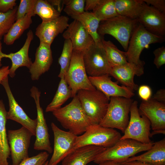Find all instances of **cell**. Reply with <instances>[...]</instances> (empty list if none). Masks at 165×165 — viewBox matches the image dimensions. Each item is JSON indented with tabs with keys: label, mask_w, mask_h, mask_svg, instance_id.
I'll return each instance as SVG.
<instances>
[{
	"label": "cell",
	"mask_w": 165,
	"mask_h": 165,
	"mask_svg": "<svg viewBox=\"0 0 165 165\" xmlns=\"http://www.w3.org/2000/svg\"><path fill=\"white\" fill-rule=\"evenodd\" d=\"M52 113L63 127L77 136L84 133L92 125L76 95L69 104Z\"/></svg>",
	"instance_id": "1"
},
{
	"label": "cell",
	"mask_w": 165,
	"mask_h": 165,
	"mask_svg": "<svg viewBox=\"0 0 165 165\" xmlns=\"http://www.w3.org/2000/svg\"><path fill=\"white\" fill-rule=\"evenodd\" d=\"M153 143L144 144L131 139H120L113 146L106 148L93 162L98 164L112 161L120 164L137 153L148 150Z\"/></svg>",
	"instance_id": "2"
},
{
	"label": "cell",
	"mask_w": 165,
	"mask_h": 165,
	"mask_svg": "<svg viewBox=\"0 0 165 165\" xmlns=\"http://www.w3.org/2000/svg\"><path fill=\"white\" fill-rule=\"evenodd\" d=\"M121 136L120 133L114 129L105 127L100 124H92L84 133L77 136L73 151L89 145L107 148L113 146Z\"/></svg>",
	"instance_id": "3"
},
{
	"label": "cell",
	"mask_w": 165,
	"mask_h": 165,
	"mask_svg": "<svg viewBox=\"0 0 165 165\" xmlns=\"http://www.w3.org/2000/svg\"><path fill=\"white\" fill-rule=\"evenodd\" d=\"M133 101L131 98L111 97L106 114L99 124L118 129L124 133L129 122V114Z\"/></svg>",
	"instance_id": "4"
},
{
	"label": "cell",
	"mask_w": 165,
	"mask_h": 165,
	"mask_svg": "<svg viewBox=\"0 0 165 165\" xmlns=\"http://www.w3.org/2000/svg\"><path fill=\"white\" fill-rule=\"evenodd\" d=\"M76 94L92 124H99L107 112L110 99L96 89L80 90Z\"/></svg>",
	"instance_id": "5"
},
{
	"label": "cell",
	"mask_w": 165,
	"mask_h": 165,
	"mask_svg": "<svg viewBox=\"0 0 165 165\" xmlns=\"http://www.w3.org/2000/svg\"><path fill=\"white\" fill-rule=\"evenodd\" d=\"M164 40V36L150 33L138 22L132 32L126 52L127 62L136 66L144 67L145 62L140 58L143 50L151 44L162 43Z\"/></svg>",
	"instance_id": "6"
},
{
	"label": "cell",
	"mask_w": 165,
	"mask_h": 165,
	"mask_svg": "<svg viewBox=\"0 0 165 165\" xmlns=\"http://www.w3.org/2000/svg\"><path fill=\"white\" fill-rule=\"evenodd\" d=\"M137 23V20L118 15L111 19L101 21L98 33L102 37L106 34L112 36L127 51L132 32Z\"/></svg>",
	"instance_id": "7"
},
{
	"label": "cell",
	"mask_w": 165,
	"mask_h": 165,
	"mask_svg": "<svg viewBox=\"0 0 165 165\" xmlns=\"http://www.w3.org/2000/svg\"><path fill=\"white\" fill-rule=\"evenodd\" d=\"M84 51L73 50L70 66L64 77L73 97L80 90H94L96 88L90 83L84 67Z\"/></svg>",
	"instance_id": "8"
},
{
	"label": "cell",
	"mask_w": 165,
	"mask_h": 165,
	"mask_svg": "<svg viewBox=\"0 0 165 165\" xmlns=\"http://www.w3.org/2000/svg\"><path fill=\"white\" fill-rule=\"evenodd\" d=\"M130 113L128 124L120 139H131L144 144L153 143L150 138V122L145 116L140 112L137 101H133Z\"/></svg>",
	"instance_id": "9"
},
{
	"label": "cell",
	"mask_w": 165,
	"mask_h": 165,
	"mask_svg": "<svg viewBox=\"0 0 165 165\" xmlns=\"http://www.w3.org/2000/svg\"><path fill=\"white\" fill-rule=\"evenodd\" d=\"M83 60L87 75L98 76L109 74L112 68L103 46L92 45L84 52Z\"/></svg>",
	"instance_id": "10"
},
{
	"label": "cell",
	"mask_w": 165,
	"mask_h": 165,
	"mask_svg": "<svg viewBox=\"0 0 165 165\" xmlns=\"http://www.w3.org/2000/svg\"><path fill=\"white\" fill-rule=\"evenodd\" d=\"M32 136L31 133L23 126L17 130H8L7 138L12 165H19L29 157L28 150Z\"/></svg>",
	"instance_id": "11"
},
{
	"label": "cell",
	"mask_w": 165,
	"mask_h": 165,
	"mask_svg": "<svg viewBox=\"0 0 165 165\" xmlns=\"http://www.w3.org/2000/svg\"><path fill=\"white\" fill-rule=\"evenodd\" d=\"M51 126L54 135V148L48 165H57L73 151L77 136L62 130L53 123H51Z\"/></svg>",
	"instance_id": "12"
},
{
	"label": "cell",
	"mask_w": 165,
	"mask_h": 165,
	"mask_svg": "<svg viewBox=\"0 0 165 165\" xmlns=\"http://www.w3.org/2000/svg\"><path fill=\"white\" fill-rule=\"evenodd\" d=\"M30 92L31 96L35 101L37 112L36 139L34 149L37 150H44L50 154L53 152V150L50 141L48 129L44 116L43 110L40 105L41 92L35 86L31 88Z\"/></svg>",
	"instance_id": "13"
},
{
	"label": "cell",
	"mask_w": 165,
	"mask_h": 165,
	"mask_svg": "<svg viewBox=\"0 0 165 165\" xmlns=\"http://www.w3.org/2000/svg\"><path fill=\"white\" fill-rule=\"evenodd\" d=\"M140 112L149 120L153 131L150 137L157 134H165V103L151 98L142 101L138 108Z\"/></svg>",
	"instance_id": "14"
},
{
	"label": "cell",
	"mask_w": 165,
	"mask_h": 165,
	"mask_svg": "<svg viewBox=\"0 0 165 165\" xmlns=\"http://www.w3.org/2000/svg\"><path fill=\"white\" fill-rule=\"evenodd\" d=\"M7 94L9 101V109L7 112V119L15 121L29 130L33 136H35L37 119H31L16 101L10 89L8 76L1 82Z\"/></svg>",
	"instance_id": "15"
},
{
	"label": "cell",
	"mask_w": 165,
	"mask_h": 165,
	"mask_svg": "<svg viewBox=\"0 0 165 165\" xmlns=\"http://www.w3.org/2000/svg\"><path fill=\"white\" fill-rule=\"evenodd\" d=\"M137 20L150 33L159 36L165 35V14L152 6L144 2L142 9Z\"/></svg>",
	"instance_id": "16"
},
{
	"label": "cell",
	"mask_w": 165,
	"mask_h": 165,
	"mask_svg": "<svg viewBox=\"0 0 165 165\" xmlns=\"http://www.w3.org/2000/svg\"><path fill=\"white\" fill-rule=\"evenodd\" d=\"M63 37L65 39L70 40L73 50L84 51L95 43L82 25L76 20L69 24Z\"/></svg>",
	"instance_id": "17"
},
{
	"label": "cell",
	"mask_w": 165,
	"mask_h": 165,
	"mask_svg": "<svg viewBox=\"0 0 165 165\" xmlns=\"http://www.w3.org/2000/svg\"><path fill=\"white\" fill-rule=\"evenodd\" d=\"M91 84L109 99L111 97L131 98L134 95L133 91L123 85L120 86L112 81L108 74L96 76L88 77Z\"/></svg>",
	"instance_id": "18"
},
{
	"label": "cell",
	"mask_w": 165,
	"mask_h": 165,
	"mask_svg": "<svg viewBox=\"0 0 165 165\" xmlns=\"http://www.w3.org/2000/svg\"><path fill=\"white\" fill-rule=\"evenodd\" d=\"M69 20L68 17L62 15L48 22H42L36 28L35 34L40 42L51 46L55 38L67 28Z\"/></svg>",
	"instance_id": "19"
},
{
	"label": "cell",
	"mask_w": 165,
	"mask_h": 165,
	"mask_svg": "<svg viewBox=\"0 0 165 165\" xmlns=\"http://www.w3.org/2000/svg\"><path fill=\"white\" fill-rule=\"evenodd\" d=\"M53 61L51 46L40 42L36 50L35 61L29 69L31 79L38 80L49 70Z\"/></svg>",
	"instance_id": "20"
},
{
	"label": "cell",
	"mask_w": 165,
	"mask_h": 165,
	"mask_svg": "<svg viewBox=\"0 0 165 165\" xmlns=\"http://www.w3.org/2000/svg\"><path fill=\"white\" fill-rule=\"evenodd\" d=\"M144 73V67L128 62L123 65L112 67L109 75L113 76L123 85L134 91L137 90L138 88V85L134 82V76H140Z\"/></svg>",
	"instance_id": "21"
},
{
	"label": "cell",
	"mask_w": 165,
	"mask_h": 165,
	"mask_svg": "<svg viewBox=\"0 0 165 165\" xmlns=\"http://www.w3.org/2000/svg\"><path fill=\"white\" fill-rule=\"evenodd\" d=\"M105 148L89 145L81 147L73 151L62 161V165H87L94 161Z\"/></svg>",
	"instance_id": "22"
},
{
	"label": "cell",
	"mask_w": 165,
	"mask_h": 165,
	"mask_svg": "<svg viewBox=\"0 0 165 165\" xmlns=\"http://www.w3.org/2000/svg\"><path fill=\"white\" fill-rule=\"evenodd\" d=\"M27 37L22 47L18 51L8 54L2 53V58L9 59L12 62V65L9 69V76L13 78L15 75V72L20 67H26L29 68L32 62L29 57L28 52L30 44L34 38V35L31 30L28 32Z\"/></svg>",
	"instance_id": "23"
},
{
	"label": "cell",
	"mask_w": 165,
	"mask_h": 165,
	"mask_svg": "<svg viewBox=\"0 0 165 165\" xmlns=\"http://www.w3.org/2000/svg\"><path fill=\"white\" fill-rule=\"evenodd\" d=\"M137 161L150 165H165V138L154 142L152 147L144 153L132 157L127 161Z\"/></svg>",
	"instance_id": "24"
},
{
	"label": "cell",
	"mask_w": 165,
	"mask_h": 165,
	"mask_svg": "<svg viewBox=\"0 0 165 165\" xmlns=\"http://www.w3.org/2000/svg\"><path fill=\"white\" fill-rule=\"evenodd\" d=\"M72 18L79 21L93 38L95 44L103 46V37L98 33V29L101 21L93 12H85L83 13Z\"/></svg>",
	"instance_id": "25"
},
{
	"label": "cell",
	"mask_w": 165,
	"mask_h": 165,
	"mask_svg": "<svg viewBox=\"0 0 165 165\" xmlns=\"http://www.w3.org/2000/svg\"><path fill=\"white\" fill-rule=\"evenodd\" d=\"M7 113L3 101L0 100V165H11L7 160L10 153L6 127Z\"/></svg>",
	"instance_id": "26"
},
{
	"label": "cell",
	"mask_w": 165,
	"mask_h": 165,
	"mask_svg": "<svg viewBox=\"0 0 165 165\" xmlns=\"http://www.w3.org/2000/svg\"><path fill=\"white\" fill-rule=\"evenodd\" d=\"M116 9L118 15L137 20L143 9L142 0H114Z\"/></svg>",
	"instance_id": "27"
},
{
	"label": "cell",
	"mask_w": 165,
	"mask_h": 165,
	"mask_svg": "<svg viewBox=\"0 0 165 165\" xmlns=\"http://www.w3.org/2000/svg\"><path fill=\"white\" fill-rule=\"evenodd\" d=\"M32 13L26 14L24 17L14 23L10 29L3 37V42L7 45L13 44L21 35L24 31L28 29L32 23Z\"/></svg>",
	"instance_id": "28"
},
{
	"label": "cell",
	"mask_w": 165,
	"mask_h": 165,
	"mask_svg": "<svg viewBox=\"0 0 165 165\" xmlns=\"http://www.w3.org/2000/svg\"><path fill=\"white\" fill-rule=\"evenodd\" d=\"M102 42L107 57L112 67L123 65L128 62L126 52L119 50L109 40L106 41L104 39Z\"/></svg>",
	"instance_id": "29"
},
{
	"label": "cell",
	"mask_w": 165,
	"mask_h": 165,
	"mask_svg": "<svg viewBox=\"0 0 165 165\" xmlns=\"http://www.w3.org/2000/svg\"><path fill=\"white\" fill-rule=\"evenodd\" d=\"M72 96V91L64 78L61 79L58 89L51 102L47 106L46 112H53L61 107Z\"/></svg>",
	"instance_id": "30"
},
{
	"label": "cell",
	"mask_w": 165,
	"mask_h": 165,
	"mask_svg": "<svg viewBox=\"0 0 165 165\" xmlns=\"http://www.w3.org/2000/svg\"><path fill=\"white\" fill-rule=\"evenodd\" d=\"M38 16L42 22L53 20L61 16V13L50 4L47 0H36L33 9V15Z\"/></svg>",
	"instance_id": "31"
},
{
	"label": "cell",
	"mask_w": 165,
	"mask_h": 165,
	"mask_svg": "<svg viewBox=\"0 0 165 165\" xmlns=\"http://www.w3.org/2000/svg\"><path fill=\"white\" fill-rule=\"evenodd\" d=\"M92 12L101 21L111 19L118 15L115 7L114 0H100Z\"/></svg>",
	"instance_id": "32"
},
{
	"label": "cell",
	"mask_w": 165,
	"mask_h": 165,
	"mask_svg": "<svg viewBox=\"0 0 165 165\" xmlns=\"http://www.w3.org/2000/svg\"><path fill=\"white\" fill-rule=\"evenodd\" d=\"M73 51L72 44L69 39H65L61 54L58 62L61 67L58 77L60 79L64 78L68 70Z\"/></svg>",
	"instance_id": "33"
},
{
	"label": "cell",
	"mask_w": 165,
	"mask_h": 165,
	"mask_svg": "<svg viewBox=\"0 0 165 165\" xmlns=\"http://www.w3.org/2000/svg\"><path fill=\"white\" fill-rule=\"evenodd\" d=\"M18 6L6 13L0 12V41L6 34L13 24L16 21Z\"/></svg>",
	"instance_id": "34"
},
{
	"label": "cell",
	"mask_w": 165,
	"mask_h": 165,
	"mask_svg": "<svg viewBox=\"0 0 165 165\" xmlns=\"http://www.w3.org/2000/svg\"><path fill=\"white\" fill-rule=\"evenodd\" d=\"M85 0H64V11L71 17L80 15L85 12Z\"/></svg>",
	"instance_id": "35"
},
{
	"label": "cell",
	"mask_w": 165,
	"mask_h": 165,
	"mask_svg": "<svg viewBox=\"0 0 165 165\" xmlns=\"http://www.w3.org/2000/svg\"><path fill=\"white\" fill-rule=\"evenodd\" d=\"M36 0H21L16 13V20L32 12Z\"/></svg>",
	"instance_id": "36"
},
{
	"label": "cell",
	"mask_w": 165,
	"mask_h": 165,
	"mask_svg": "<svg viewBox=\"0 0 165 165\" xmlns=\"http://www.w3.org/2000/svg\"><path fill=\"white\" fill-rule=\"evenodd\" d=\"M49 156V154L47 152H42L35 156L24 159L19 165H44Z\"/></svg>",
	"instance_id": "37"
},
{
	"label": "cell",
	"mask_w": 165,
	"mask_h": 165,
	"mask_svg": "<svg viewBox=\"0 0 165 165\" xmlns=\"http://www.w3.org/2000/svg\"><path fill=\"white\" fill-rule=\"evenodd\" d=\"M155 56L153 63L157 68H160L165 64V47L164 46L159 47L153 52Z\"/></svg>",
	"instance_id": "38"
},
{
	"label": "cell",
	"mask_w": 165,
	"mask_h": 165,
	"mask_svg": "<svg viewBox=\"0 0 165 165\" xmlns=\"http://www.w3.org/2000/svg\"><path fill=\"white\" fill-rule=\"evenodd\" d=\"M138 94L139 97L143 101H147L151 97L152 90L148 85H143L138 88Z\"/></svg>",
	"instance_id": "39"
},
{
	"label": "cell",
	"mask_w": 165,
	"mask_h": 165,
	"mask_svg": "<svg viewBox=\"0 0 165 165\" xmlns=\"http://www.w3.org/2000/svg\"><path fill=\"white\" fill-rule=\"evenodd\" d=\"M16 0H0V12L6 13L13 10L16 5Z\"/></svg>",
	"instance_id": "40"
},
{
	"label": "cell",
	"mask_w": 165,
	"mask_h": 165,
	"mask_svg": "<svg viewBox=\"0 0 165 165\" xmlns=\"http://www.w3.org/2000/svg\"><path fill=\"white\" fill-rule=\"evenodd\" d=\"M146 4L151 5L160 12L165 14V0H142Z\"/></svg>",
	"instance_id": "41"
},
{
	"label": "cell",
	"mask_w": 165,
	"mask_h": 165,
	"mask_svg": "<svg viewBox=\"0 0 165 165\" xmlns=\"http://www.w3.org/2000/svg\"><path fill=\"white\" fill-rule=\"evenodd\" d=\"M151 98L158 102L165 103V90L161 89L158 90Z\"/></svg>",
	"instance_id": "42"
},
{
	"label": "cell",
	"mask_w": 165,
	"mask_h": 165,
	"mask_svg": "<svg viewBox=\"0 0 165 165\" xmlns=\"http://www.w3.org/2000/svg\"><path fill=\"white\" fill-rule=\"evenodd\" d=\"M100 0H85V11L93 10L99 4Z\"/></svg>",
	"instance_id": "43"
},
{
	"label": "cell",
	"mask_w": 165,
	"mask_h": 165,
	"mask_svg": "<svg viewBox=\"0 0 165 165\" xmlns=\"http://www.w3.org/2000/svg\"><path fill=\"white\" fill-rule=\"evenodd\" d=\"M48 2L53 6H56L57 7V10L60 13L62 11L64 4V0H47Z\"/></svg>",
	"instance_id": "44"
},
{
	"label": "cell",
	"mask_w": 165,
	"mask_h": 165,
	"mask_svg": "<svg viewBox=\"0 0 165 165\" xmlns=\"http://www.w3.org/2000/svg\"><path fill=\"white\" fill-rule=\"evenodd\" d=\"M9 66H4L0 68V84L9 74Z\"/></svg>",
	"instance_id": "45"
},
{
	"label": "cell",
	"mask_w": 165,
	"mask_h": 165,
	"mask_svg": "<svg viewBox=\"0 0 165 165\" xmlns=\"http://www.w3.org/2000/svg\"><path fill=\"white\" fill-rule=\"evenodd\" d=\"M120 165H150L137 161H126L120 164Z\"/></svg>",
	"instance_id": "46"
},
{
	"label": "cell",
	"mask_w": 165,
	"mask_h": 165,
	"mask_svg": "<svg viewBox=\"0 0 165 165\" xmlns=\"http://www.w3.org/2000/svg\"><path fill=\"white\" fill-rule=\"evenodd\" d=\"M98 165H120V164L112 161H106L100 163Z\"/></svg>",
	"instance_id": "47"
},
{
	"label": "cell",
	"mask_w": 165,
	"mask_h": 165,
	"mask_svg": "<svg viewBox=\"0 0 165 165\" xmlns=\"http://www.w3.org/2000/svg\"><path fill=\"white\" fill-rule=\"evenodd\" d=\"M2 43L1 41H0V68L2 66V59L3 58L2 56Z\"/></svg>",
	"instance_id": "48"
},
{
	"label": "cell",
	"mask_w": 165,
	"mask_h": 165,
	"mask_svg": "<svg viewBox=\"0 0 165 165\" xmlns=\"http://www.w3.org/2000/svg\"><path fill=\"white\" fill-rule=\"evenodd\" d=\"M49 161H47L44 165H48Z\"/></svg>",
	"instance_id": "49"
}]
</instances>
